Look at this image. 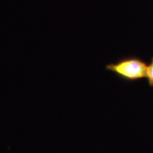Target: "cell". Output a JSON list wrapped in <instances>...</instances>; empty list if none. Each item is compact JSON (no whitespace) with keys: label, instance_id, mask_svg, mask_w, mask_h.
<instances>
[{"label":"cell","instance_id":"cell-1","mask_svg":"<svg viewBox=\"0 0 153 153\" xmlns=\"http://www.w3.org/2000/svg\"><path fill=\"white\" fill-rule=\"evenodd\" d=\"M147 68L148 65L137 59H126L106 66L107 70L129 80L147 77Z\"/></svg>","mask_w":153,"mask_h":153},{"label":"cell","instance_id":"cell-2","mask_svg":"<svg viewBox=\"0 0 153 153\" xmlns=\"http://www.w3.org/2000/svg\"><path fill=\"white\" fill-rule=\"evenodd\" d=\"M147 78L148 79L149 83L151 86H153V59L152 62L147 68Z\"/></svg>","mask_w":153,"mask_h":153}]
</instances>
